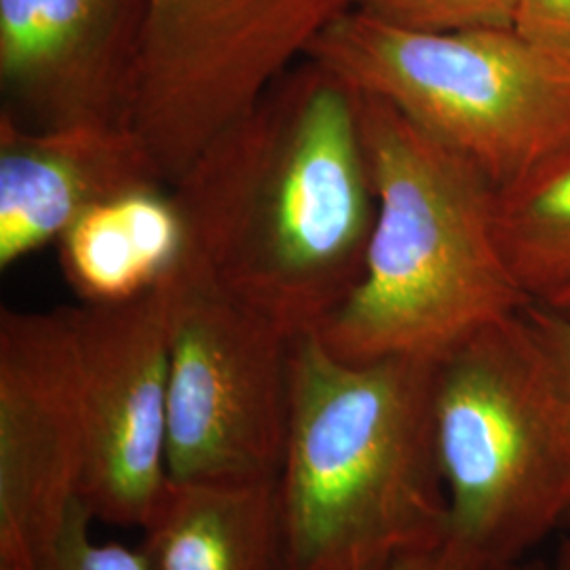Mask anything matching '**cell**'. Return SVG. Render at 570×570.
Wrapping results in <instances>:
<instances>
[{"mask_svg": "<svg viewBox=\"0 0 570 570\" xmlns=\"http://www.w3.org/2000/svg\"><path fill=\"white\" fill-rule=\"evenodd\" d=\"M171 190L183 263L292 338L320 332L362 277L376 216L360 91L294 63Z\"/></svg>", "mask_w": 570, "mask_h": 570, "instance_id": "6da1fadb", "label": "cell"}, {"mask_svg": "<svg viewBox=\"0 0 570 570\" xmlns=\"http://www.w3.org/2000/svg\"><path fill=\"white\" fill-rule=\"evenodd\" d=\"M438 360L345 362L317 332L289 357L277 478L285 570H376L449 537L438 459Z\"/></svg>", "mask_w": 570, "mask_h": 570, "instance_id": "7a4b0ae2", "label": "cell"}, {"mask_svg": "<svg viewBox=\"0 0 570 570\" xmlns=\"http://www.w3.org/2000/svg\"><path fill=\"white\" fill-rule=\"evenodd\" d=\"M376 195L364 271L317 332L345 362L442 360L478 330L522 313L497 230V188L395 106L360 94Z\"/></svg>", "mask_w": 570, "mask_h": 570, "instance_id": "3957f363", "label": "cell"}, {"mask_svg": "<svg viewBox=\"0 0 570 570\" xmlns=\"http://www.w3.org/2000/svg\"><path fill=\"white\" fill-rule=\"evenodd\" d=\"M449 537L513 567L570 515V407L524 311L438 360Z\"/></svg>", "mask_w": 570, "mask_h": 570, "instance_id": "277c9868", "label": "cell"}, {"mask_svg": "<svg viewBox=\"0 0 570 570\" xmlns=\"http://www.w3.org/2000/svg\"><path fill=\"white\" fill-rule=\"evenodd\" d=\"M306 58L395 106L497 190L570 146V63L513 28L431 32L348 9Z\"/></svg>", "mask_w": 570, "mask_h": 570, "instance_id": "5b68a950", "label": "cell"}, {"mask_svg": "<svg viewBox=\"0 0 570 570\" xmlns=\"http://www.w3.org/2000/svg\"><path fill=\"white\" fill-rule=\"evenodd\" d=\"M348 11L346 0H150L131 129L174 186Z\"/></svg>", "mask_w": 570, "mask_h": 570, "instance_id": "8992f818", "label": "cell"}, {"mask_svg": "<svg viewBox=\"0 0 570 570\" xmlns=\"http://www.w3.org/2000/svg\"><path fill=\"white\" fill-rule=\"evenodd\" d=\"M169 289V478L277 480L289 428L294 338L180 263Z\"/></svg>", "mask_w": 570, "mask_h": 570, "instance_id": "52a82bcc", "label": "cell"}, {"mask_svg": "<svg viewBox=\"0 0 570 570\" xmlns=\"http://www.w3.org/2000/svg\"><path fill=\"white\" fill-rule=\"evenodd\" d=\"M87 471L72 308L0 313V570H42Z\"/></svg>", "mask_w": 570, "mask_h": 570, "instance_id": "ba28073f", "label": "cell"}, {"mask_svg": "<svg viewBox=\"0 0 570 570\" xmlns=\"http://www.w3.org/2000/svg\"><path fill=\"white\" fill-rule=\"evenodd\" d=\"M94 518L142 529L169 484L167 282L115 305L72 308Z\"/></svg>", "mask_w": 570, "mask_h": 570, "instance_id": "9c48e42d", "label": "cell"}, {"mask_svg": "<svg viewBox=\"0 0 570 570\" xmlns=\"http://www.w3.org/2000/svg\"><path fill=\"white\" fill-rule=\"evenodd\" d=\"M150 0H0L2 110L28 127L129 125Z\"/></svg>", "mask_w": 570, "mask_h": 570, "instance_id": "30bf717a", "label": "cell"}, {"mask_svg": "<svg viewBox=\"0 0 570 570\" xmlns=\"http://www.w3.org/2000/svg\"><path fill=\"white\" fill-rule=\"evenodd\" d=\"M165 184L129 125L28 127L0 110V268L129 190Z\"/></svg>", "mask_w": 570, "mask_h": 570, "instance_id": "8fae6325", "label": "cell"}, {"mask_svg": "<svg viewBox=\"0 0 570 570\" xmlns=\"http://www.w3.org/2000/svg\"><path fill=\"white\" fill-rule=\"evenodd\" d=\"M140 530L144 570H285L277 480H169Z\"/></svg>", "mask_w": 570, "mask_h": 570, "instance_id": "7c38bea8", "label": "cell"}, {"mask_svg": "<svg viewBox=\"0 0 570 570\" xmlns=\"http://www.w3.org/2000/svg\"><path fill=\"white\" fill-rule=\"evenodd\" d=\"M58 249L81 305H115L153 289L183 263L186 225L171 186L153 184L82 214Z\"/></svg>", "mask_w": 570, "mask_h": 570, "instance_id": "4fadbf2b", "label": "cell"}, {"mask_svg": "<svg viewBox=\"0 0 570 570\" xmlns=\"http://www.w3.org/2000/svg\"><path fill=\"white\" fill-rule=\"evenodd\" d=\"M497 230L530 303L570 287V146L524 180L497 190Z\"/></svg>", "mask_w": 570, "mask_h": 570, "instance_id": "5bb4252c", "label": "cell"}, {"mask_svg": "<svg viewBox=\"0 0 570 570\" xmlns=\"http://www.w3.org/2000/svg\"><path fill=\"white\" fill-rule=\"evenodd\" d=\"M351 11L412 30L513 28L518 0H346Z\"/></svg>", "mask_w": 570, "mask_h": 570, "instance_id": "9a60e30c", "label": "cell"}, {"mask_svg": "<svg viewBox=\"0 0 570 570\" xmlns=\"http://www.w3.org/2000/svg\"><path fill=\"white\" fill-rule=\"evenodd\" d=\"M94 522L85 501L75 503L42 570H144L138 548L96 541L91 537Z\"/></svg>", "mask_w": 570, "mask_h": 570, "instance_id": "2e32d148", "label": "cell"}, {"mask_svg": "<svg viewBox=\"0 0 570 570\" xmlns=\"http://www.w3.org/2000/svg\"><path fill=\"white\" fill-rule=\"evenodd\" d=\"M513 30L570 63V0H518Z\"/></svg>", "mask_w": 570, "mask_h": 570, "instance_id": "e0dca14e", "label": "cell"}, {"mask_svg": "<svg viewBox=\"0 0 570 570\" xmlns=\"http://www.w3.org/2000/svg\"><path fill=\"white\" fill-rule=\"evenodd\" d=\"M524 315L570 407V315L539 303H530Z\"/></svg>", "mask_w": 570, "mask_h": 570, "instance_id": "ac0fdd59", "label": "cell"}, {"mask_svg": "<svg viewBox=\"0 0 570 570\" xmlns=\"http://www.w3.org/2000/svg\"><path fill=\"white\" fill-rule=\"evenodd\" d=\"M376 570H511V567L499 564L461 541L446 537L433 548L407 553Z\"/></svg>", "mask_w": 570, "mask_h": 570, "instance_id": "d6986e66", "label": "cell"}, {"mask_svg": "<svg viewBox=\"0 0 570 570\" xmlns=\"http://www.w3.org/2000/svg\"><path fill=\"white\" fill-rule=\"evenodd\" d=\"M562 529H564V539H562L560 550H558L556 570H570V515L569 520H567V524H564Z\"/></svg>", "mask_w": 570, "mask_h": 570, "instance_id": "ffe728a7", "label": "cell"}, {"mask_svg": "<svg viewBox=\"0 0 570 570\" xmlns=\"http://www.w3.org/2000/svg\"><path fill=\"white\" fill-rule=\"evenodd\" d=\"M539 305L551 306L556 311H562V313H569L570 315V287L564 289V292H560L558 296H553L548 303H539Z\"/></svg>", "mask_w": 570, "mask_h": 570, "instance_id": "44dd1931", "label": "cell"}]
</instances>
